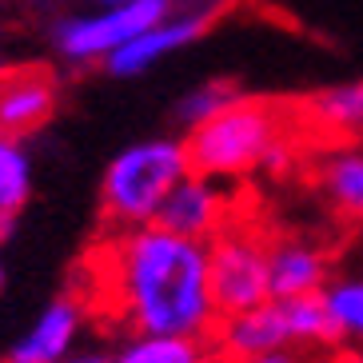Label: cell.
<instances>
[{"label": "cell", "instance_id": "cell-2", "mask_svg": "<svg viewBox=\"0 0 363 363\" xmlns=\"http://www.w3.org/2000/svg\"><path fill=\"white\" fill-rule=\"evenodd\" d=\"M296 120L276 100L235 96L212 120L188 128L184 144L192 156V172L212 180H247L256 172H279L296 152Z\"/></svg>", "mask_w": 363, "mask_h": 363}, {"label": "cell", "instance_id": "cell-14", "mask_svg": "<svg viewBox=\"0 0 363 363\" xmlns=\"http://www.w3.org/2000/svg\"><path fill=\"white\" fill-rule=\"evenodd\" d=\"M323 308H328L331 331H335V343H355L363 347V267H331L328 284L320 291Z\"/></svg>", "mask_w": 363, "mask_h": 363}, {"label": "cell", "instance_id": "cell-19", "mask_svg": "<svg viewBox=\"0 0 363 363\" xmlns=\"http://www.w3.org/2000/svg\"><path fill=\"white\" fill-rule=\"evenodd\" d=\"M60 363H112V352H108V347H100V343H88V347L68 352Z\"/></svg>", "mask_w": 363, "mask_h": 363}, {"label": "cell", "instance_id": "cell-8", "mask_svg": "<svg viewBox=\"0 0 363 363\" xmlns=\"http://www.w3.org/2000/svg\"><path fill=\"white\" fill-rule=\"evenodd\" d=\"M156 224H164L168 232H180L188 240H212L232 224V192L224 188V180H212L203 172H188L176 188L168 192Z\"/></svg>", "mask_w": 363, "mask_h": 363}, {"label": "cell", "instance_id": "cell-9", "mask_svg": "<svg viewBox=\"0 0 363 363\" xmlns=\"http://www.w3.org/2000/svg\"><path fill=\"white\" fill-rule=\"evenodd\" d=\"M60 84L48 68H0V132L36 136L56 116Z\"/></svg>", "mask_w": 363, "mask_h": 363}, {"label": "cell", "instance_id": "cell-20", "mask_svg": "<svg viewBox=\"0 0 363 363\" xmlns=\"http://www.w3.org/2000/svg\"><path fill=\"white\" fill-rule=\"evenodd\" d=\"M244 363H308L303 355L296 352V347H279V352H264V355H252V359Z\"/></svg>", "mask_w": 363, "mask_h": 363}, {"label": "cell", "instance_id": "cell-12", "mask_svg": "<svg viewBox=\"0 0 363 363\" xmlns=\"http://www.w3.org/2000/svg\"><path fill=\"white\" fill-rule=\"evenodd\" d=\"M315 192L340 220L363 224V144H331L315 160Z\"/></svg>", "mask_w": 363, "mask_h": 363}, {"label": "cell", "instance_id": "cell-10", "mask_svg": "<svg viewBox=\"0 0 363 363\" xmlns=\"http://www.w3.org/2000/svg\"><path fill=\"white\" fill-rule=\"evenodd\" d=\"M212 343H216V352L224 355V363H244L252 355L291 347L279 299H264V303H256V308H247V311L220 315V323L212 331Z\"/></svg>", "mask_w": 363, "mask_h": 363}, {"label": "cell", "instance_id": "cell-6", "mask_svg": "<svg viewBox=\"0 0 363 363\" xmlns=\"http://www.w3.org/2000/svg\"><path fill=\"white\" fill-rule=\"evenodd\" d=\"M212 24H216V4H184V9H172L168 16H160L152 28H144V33L132 36L124 48H116V52L108 56L104 72L120 76V80L144 76L156 65H164L168 56H176L180 48L196 44Z\"/></svg>", "mask_w": 363, "mask_h": 363}, {"label": "cell", "instance_id": "cell-4", "mask_svg": "<svg viewBox=\"0 0 363 363\" xmlns=\"http://www.w3.org/2000/svg\"><path fill=\"white\" fill-rule=\"evenodd\" d=\"M176 0H124V4H92L52 28V48L68 65H104L132 36L168 16Z\"/></svg>", "mask_w": 363, "mask_h": 363}, {"label": "cell", "instance_id": "cell-18", "mask_svg": "<svg viewBox=\"0 0 363 363\" xmlns=\"http://www.w3.org/2000/svg\"><path fill=\"white\" fill-rule=\"evenodd\" d=\"M240 96L228 80H203V84H196L192 92H184L180 104H176V120L180 124H188V128H196V124H203V120H212L220 108H228L232 100Z\"/></svg>", "mask_w": 363, "mask_h": 363}, {"label": "cell", "instance_id": "cell-13", "mask_svg": "<svg viewBox=\"0 0 363 363\" xmlns=\"http://www.w3.org/2000/svg\"><path fill=\"white\" fill-rule=\"evenodd\" d=\"M108 352H112V363H212V343L200 335L124 331Z\"/></svg>", "mask_w": 363, "mask_h": 363}, {"label": "cell", "instance_id": "cell-3", "mask_svg": "<svg viewBox=\"0 0 363 363\" xmlns=\"http://www.w3.org/2000/svg\"><path fill=\"white\" fill-rule=\"evenodd\" d=\"M192 172V156L180 136H148L120 148L100 176V216L108 232L156 224L164 200Z\"/></svg>", "mask_w": 363, "mask_h": 363}, {"label": "cell", "instance_id": "cell-1", "mask_svg": "<svg viewBox=\"0 0 363 363\" xmlns=\"http://www.w3.org/2000/svg\"><path fill=\"white\" fill-rule=\"evenodd\" d=\"M96 284L108 291V311L128 331L200 335L212 340L220 311L208 276V244L144 224L112 232L96 252Z\"/></svg>", "mask_w": 363, "mask_h": 363}, {"label": "cell", "instance_id": "cell-21", "mask_svg": "<svg viewBox=\"0 0 363 363\" xmlns=\"http://www.w3.org/2000/svg\"><path fill=\"white\" fill-rule=\"evenodd\" d=\"M331 363H363V352H343V355H335Z\"/></svg>", "mask_w": 363, "mask_h": 363}, {"label": "cell", "instance_id": "cell-11", "mask_svg": "<svg viewBox=\"0 0 363 363\" xmlns=\"http://www.w3.org/2000/svg\"><path fill=\"white\" fill-rule=\"evenodd\" d=\"M331 276V259L315 240L303 235H279L267 240V284L272 296H320Z\"/></svg>", "mask_w": 363, "mask_h": 363}, {"label": "cell", "instance_id": "cell-17", "mask_svg": "<svg viewBox=\"0 0 363 363\" xmlns=\"http://www.w3.org/2000/svg\"><path fill=\"white\" fill-rule=\"evenodd\" d=\"M279 311H284L288 343L296 347V352H308V347H331V343H335V331H331L328 308H323L320 296H288V299H279Z\"/></svg>", "mask_w": 363, "mask_h": 363}, {"label": "cell", "instance_id": "cell-15", "mask_svg": "<svg viewBox=\"0 0 363 363\" xmlns=\"http://www.w3.org/2000/svg\"><path fill=\"white\" fill-rule=\"evenodd\" d=\"M33 180H36V168H33L28 144L21 136L0 132V224L4 228L28 208V200H33Z\"/></svg>", "mask_w": 363, "mask_h": 363}, {"label": "cell", "instance_id": "cell-16", "mask_svg": "<svg viewBox=\"0 0 363 363\" xmlns=\"http://www.w3.org/2000/svg\"><path fill=\"white\" fill-rule=\"evenodd\" d=\"M308 120L331 136H359L363 132V80L331 84L308 100Z\"/></svg>", "mask_w": 363, "mask_h": 363}, {"label": "cell", "instance_id": "cell-22", "mask_svg": "<svg viewBox=\"0 0 363 363\" xmlns=\"http://www.w3.org/2000/svg\"><path fill=\"white\" fill-rule=\"evenodd\" d=\"M0 288H4V224H0Z\"/></svg>", "mask_w": 363, "mask_h": 363}, {"label": "cell", "instance_id": "cell-7", "mask_svg": "<svg viewBox=\"0 0 363 363\" xmlns=\"http://www.w3.org/2000/svg\"><path fill=\"white\" fill-rule=\"evenodd\" d=\"M88 328L84 299L72 291H60L36 311V320L9 343L4 363H60L68 352L80 347V335Z\"/></svg>", "mask_w": 363, "mask_h": 363}, {"label": "cell", "instance_id": "cell-23", "mask_svg": "<svg viewBox=\"0 0 363 363\" xmlns=\"http://www.w3.org/2000/svg\"><path fill=\"white\" fill-rule=\"evenodd\" d=\"M88 4H124V0H88Z\"/></svg>", "mask_w": 363, "mask_h": 363}, {"label": "cell", "instance_id": "cell-5", "mask_svg": "<svg viewBox=\"0 0 363 363\" xmlns=\"http://www.w3.org/2000/svg\"><path fill=\"white\" fill-rule=\"evenodd\" d=\"M208 276L220 315H235L272 299L267 284V240L244 224H228L208 240Z\"/></svg>", "mask_w": 363, "mask_h": 363}]
</instances>
